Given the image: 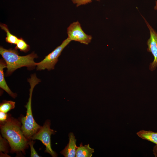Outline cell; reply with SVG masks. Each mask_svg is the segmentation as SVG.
Here are the masks:
<instances>
[{
	"label": "cell",
	"instance_id": "obj_20",
	"mask_svg": "<svg viewBox=\"0 0 157 157\" xmlns=\"http://www.w3.org/2000/svg\"><path fill=\"white\" fill-rule=\"evenodd\" d=\"M154 9L155 10H157V0L156 1V5L154 7Z\"/></svg>",
	"mask_w": 157,
	"mask_h": 157
},
{
	"label": "cell",
	"instance_id": "obj_7",
	"mask_svg": "<svg viewBox=\"0 0 157 157\" xmlns=\"http://www.w3.org/2000/svg\"><path fill=\"white\" fill-rule=\"evenodd\" d=\"M148 28L150 37L147 41V51L151 53L154 57L153 62L149 66V69L151 71L155 70L157 67V33L149 24L146 19L142 15Z\"/></svg>",
	"mask_w": 157,
	"mask_h": 157
},
{
	"label": "cell",
	"instance_id": "obj_18",
	"mask_svg": "<svg viewBox=\"0 0 157 157\" xmlns=\"http://www.w3.org/2000/svg\"><path fill=\"white\" fill-rule=\"evenodd\" d=\"M9 118L8 115L6 113L0 111V122L1 124L6 122Z\"/></svg>",
	"mask_w": 157,
	"mask_h": 157
},
{
	"label": "cell",
	"instance_id": "obj_17",
	"mask_svg": "<svg viewBox=\"0 0 157 157\" xmlns=\"http://www.w3.org/2000/svg\"><path fill=\"white\" fill-rule=\"evenodd\" d=\"M33 140L31 141L28 142L31 149V157H40L36 151L35 150L33 147Z\"/></svg>",
	"mask_w": 157,
	"mask_h": 157
},
{
	"label": "cell",
	"instance_id": "obj_3",
	"mask_svg": "<svg viewBox=\"0 0 157 157\" xmlns=\"http://www.w3.org/2000/svg\"><path fill=\"white\" fill-rule=\"evenodd\" d=\"M28 81L30 85L29 97L28 101L25 106L27 109L26 115L25 117L22 118L21 122L22 124L21 129L23 133L28 139H31L42 127L35 120L31 108L32 96L33 89L35 86L41 81L37 78L35 74H33L28 79Z\"/></svg>",
	"mask_w": 157,
	"mask_h": 157
},
{
	"label": "cell",
	"instance_id": "obj_1",
	"mask_svg": "<svg viewBox=\"0 0 157 157\" xmlns=\"http://www.w3.org/2000/svg\"><path fill=\"white\" fill-rule=\"evenodd\" d=\"M21 126L20 122L10 118L0 124L2 135L8 141L13 152H23L28 144V139L24 135Z\"/></svg>",
	"mask_w": 157,
	"mask_h": 157
},
{
	"label": "cell",
	"instance_id": "obj_14",
	"mask_svg": "<svg viewBox=\"0 0 157 157\" xmlns=\"http://www.w3.org/2000/svg\"><path fill=\"white\" fill-rule=\"evenodd\" d=\"M15 47L16 49H19L21 51L26 52L30 49V46L22 38H19Z\"/></svg>",
	"mask_w": 157,
	"mask_h": 157
},
{
	"label": "cell",
	"instance_id": "obj_5",
	"mask_svg": "<svg viewBox=\"0 0 157 157\" xmlns=\"http://www.w3.org/2000/svg\"><path fill=\"white\" fill-rule=\"evenodd\" d=\"M50 125V122L47 121L31 139L41 141L46 147L45 152L49 153L52 157H56L57 154L51 148V136L56 131L51 129Z\"/></svg>",
	"mask_w": 157,
	"mask_h": 157
},
{
	"label": "cell",
	"instance_id": "obj_11",
	"mask_svg": "<svg viewBox=\"0 0 157 157\" xmlns=\"http://www.w3.org/2000/svg\"><path fill=\"white\" fill-rule=\"evenodd\" d=\"M136 134L142 139L147 140L157 145V132L142 130L138 132Z\"/></svg>",
	"mask_w": 157,
	"mask_h": 157
},
{
	"label": "cell",
	"instance_id": "obj_4",
	"mask_svg": "<svg viewBox=\"0 0 157 157\" xmlns=\"http://www.w3.org/2000/svg\"><path fill=\"white\" fill-rule=\"evenodd\" d=\"M71 41L67 38L63 41L60 45L46 56L40 62L36 63L37 69L40 70L47 69L48 70H50L54 69L55 65L58 61V58L63 50Z\"/></svg>",
	"mask_w": 157,
	"mask_h": 157
},
{
	"label": "cell",
	"instance_id": "obj_19",
	"mask_svg": "<svg viewBox=\"0 0 157 157\" xmlns=\"http://www.w3.org/2000/svg\"><path fill=\"white\" fill-rule=\"evenodd\" d=\"M153 154L155 156L157 157V145H155L153 148Z\"/></svg>",
	"mask_w": 157,
	"mask_h": 157
},
{
	"label": "cell",
	"instance_id": "obj_9",
	"mask_svg": "<svg viewBox=\"0 0 157 157\" xmlns=\"http://www.w3.org/2000/svg\"><path fill=\"white\" fill-rule=\"evenodd\" d=\"M6 67V63L3 59H1L0 61V87L13 98H15L17 96V94L13 92L11 90L5 80L3 69Z\"/></svg>",
	"mask_w": 157,
	"mask_h": 157
},
{
	"label": "cell",
	"instance_id": "obj_6",
	"mask_svg": "<svg viewBox=\"0 0 157 157\" xmlns=\"http://www.w3.org/2000/svg\"><path fill=\"white\" fill-rule=\"evenodd\" d=\"M67 33L68 38L71 41H74L88 45L92 38L91 35L86 34L82 30L79 22L71 23L67 28Z\"/></svg>",
	"mask_w": 157,
	"mask_h": 157
},
{
	"label": "cell",
	"instance_id": "obj_8",
	"mask_svg": "<svg viewBox=\"0 0 157 157\" xmlns=\"http://www.w3.org/2000/svg\"><path fill=\"white\" fill-rule=\"evenodd\" d=\"M69 142L60 153L65 157H74L76 156L77 147L76 145V140L73 133L69 134Z\"/></svg>",
	"mask_w": 157,
	"mask_h": 157
},
{
	"label": "cell",
	"instance_id": "obj_15",
	"mask_svg": "<svg viewBox=\"0 0 157 157\" xmlns=\"http://www.w3.org/2000/svg\"><path fill=\"white\" fill-rule=\"evenodd\" d=\"M5 138H3L0 135V151L7 154L8 152L7 142Z\"/></svg>",
	"mask_w": 157,
	"mask_h": 157
},
{
	"label": "cell",
	"instance_id": "obj_16",
	"mask_svg": "<svg viewBox=\"0 0 157 157\" xmlns=\"http://www.w3.org/2000/svg\"><path fill=\"white\" fill-rule=\"evenodd\" d=\"M74 4H76V6L78 7L81 5H85L90 3L92 0L99 1L100 0H71Z\"/></svg>",
	"mask_w": 157,
	"mask_h": 157
},
{
	"label": "cell",
	"instance_id": "obj_13",
	"mask_svg": "<svg viewBox=\"0 0 157 157\" xmlns=\"http://www.w3.org/2000/svg\"><path fill=\"white\" fill-rule=\"evenodd\" d=\"M15 102L12 101H3L0 104V111L7 113L15 107Z\"/></svg>",
	"mask_w": 157,
	"mask_h": 157
},
{
	"label": "cell",
	"instance_id": "obj_2",
	"mask_svg": "<svg viewBox=\"0 0 157 157\" xmlns=\"http://www.w3.org/2000/svg\"><path fill=\"white\" fill-rule=\"evenodd\" d=\"M0 54L5 61L7 69L6 75H10L17 69L23 67L31 68L36 66L34 59L38 56L34 52L25 56L19 55L17 49L0 47Z\"/></svg>",
	"mask_w": 157,
	"mask_h": 157
},
{
	"label": "cell",
	"instance_id": "obj_10",
	"mask_svg": "<svg viewBox=\"0 0 157 157\" xmlns=\"http://www.w3.org/2000/svg\"><path fill=\"white\" fill-rule=\"evenodd\" d=\"M94 152V149L91 148L89 144L83 146L81 143L77 147L75 157H91Z\"/></svg>",
	"mask_w": 157,
	"mask_h": 157
},
{
	"label": "cell",
	"instance_id": "obj_12",
	"mask_svg": "<svg viewBox=\"0 0 157 157\" xmlns=\"http://www.w3.org/2000/svg\"><path fill=\"white\" fill-rule=\"evenodd\" d=\"M0 27L2 29L4 30L6 33V42L11 44H16L19 38L10 33L7 26L6 24H1Z\"/></svg>",
	"mask_w": 157,
	"mask_h": 157
}]
</instances>
